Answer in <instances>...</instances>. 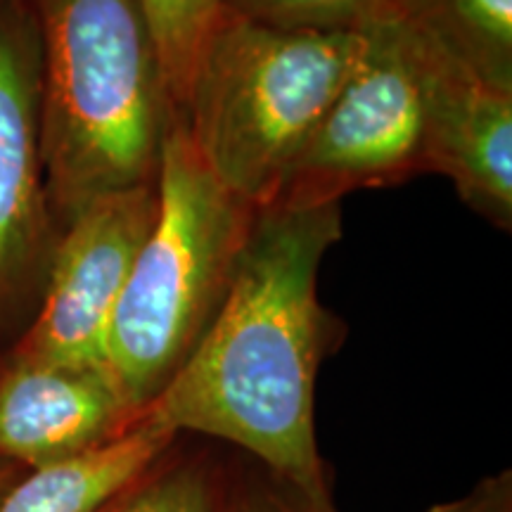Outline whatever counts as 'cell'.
<instances>
[{
  "label": "cell",
  "instance_id": "1",
  "mask_svg": "<svg viewBox=\"0 0 512 512\" xmlns=\"http://www.w3.org/2000/svg\"><path fill=\"white\" fill-rule=\"evenodd\" d=\"M339 238V204L256 211L226 299L145 411L178 437L226 441L306 494L330 496L316 380L337 320L318 299V268Z\"/></svg>",
  "mask_w": 512,
  "mask_h": 512
},
{
  "label": "cell",
  "instance_id": "2",
  "mask_svg": "<svg viewBox=\"0 0 512 512\" xmlns=\"http://www.w3.org/2000/svg\"><path fill=\"white\" fill-rule=\"evenodd\" d=\"M41 152L60 230L98 197L157 183L171 102L140 0H29Z\"/></svg>",
  "mask_w": 512,
  "mask_h": 512
},
{
  "label": "cell",
  "instance_id": "3",
  "mask_svg": "<svg viewBox=\"0 0 512 512\" xmlns=\"http://www.w3.org/2000/svg\"><path fill=\"white\" fill-rule=\"evenodd\" d=\"M157 221L105 342V366L138 413L164 392L214 320L256 211L211 174L178 112L166 124Z\"/></svg>",
  "mask_w": 512,
  "mask_h": 512
},
{
  "label": "cell",
  "instance_id": "4",
  "mask_svg": "<svg viewBox=\"0 0 512 512\" xmlns=\"http://www.w3.org/2000/svg\"><path fill=\"white\" fill-rule=\"evenodd\" d=\"M368 41V29H280L226 12L181 112L211 174L254 207H268Z\"/></svg>",
  "mask_w": 512,
  "mask_h": 512
},
{
  "label": "cell",
  "instance_id": "5",
  "mask_svg": "<svg viewBox=\"0 0 512 512\" xmlns=\"http://www.w3.org/2000/svg\"><path fill=\"white\" fill-rule=\"evenodd\" d=\"M368 50L268 207L339 204L361 188L427 174L425 112L403 22L368 29Z\"/></svg>",
  "mask_w": 512,
  "mask_h": 512
},
{
  "label": "cell",
  "instance_id": "6",
  "mask_svg": "<svg viewBox=\"0 0 512 512\" xmlns=\"http://www.w3.org/2000/svg\"><path fill=\"white\" fill-rule=\"evenodd\" d=\"M41 48L29 0H0V354L34 320L60 226L41 152Z\"/></svg>",
  "mask_w": 512,
  "mask_h": 512
},
{
  "label": "cell",
  "instance_id": "7",
  "mask_svg": "<svg viewBox=\"0 0 512 512\" xmlns=\"http://www.w3.org/2000/svg\"><path fill=\"white\" fill-rule=\"evenodd\" d=\"M157 211V183L110 192L81 209L62 228L34 320L5 356L105 366L114 309Z\"/></svg>",
  "mask_w": 512,
  "mask_h": 512
},
{
  "label": "cell",
  "instance_id": "8",
  "mask_svg": "<svg viewBox=\"0 0 512 512\" xmlns=\"http://www.w3.org/2000/svg\"><path fill=\"white\" fill-rule=\"evenodd\" d=\"M425 112L427 171L444 174L465 204L498 228L512 223V95L501 93L403 22Z\"/></svg>",
  "mask_w": 512,
  "mask_h": 512
},
{
  "label": "cell",
  "instance_id": "9",
  "mask_svg": "<svg viewBox=\"0 0 512 512\" xmlns=\"http://www.w3.org/2000/svg\"><path fill=\"white\" fill-rule=\"evenodd\" d=\"M107 366L15 361L0 370V458L43 467L117 439L140 420Z\"/></svg>",
  "mask_w": 512,
  "mask_h": 512
},
{
  "label": "cell",
  "instance_id": "10",
  "mask_svg": "<svg viewBox=\"0 0 512 512\" xmlns=\"http://www.w3.org/2000/svg\"><path fill=\"white\" fill-rule=\"evenodd\" d=\"M178 439L150 413L121 437L81 456L31 467L0 501V512H93Z\"/></svg>",
  "mask_w": 512,
  "mask_h": 512
},
{
  "label": "cell",
  "instance_id": "11",
  "mask_svg": "<svg viewBox=\"0 0 512 512\" xmlns=\"http://www.w3.org/2000/svg\"><path fill=\"white\" fill-rule=\"evenodd\" d=\"M403 22L512 95V0H415Z\"/></svg>",
  "mask_w": 512,
  "mask_h": 512
},
{
  "label": "cell",
  "instance_id": "12",
  "mask_svg": "<svg viewBox=\"0 0 512 512\" xmlns=\"http://www.w3.org/2000/svg\"><path fill=\"white\" fill-rule=\"evenodd\" d=\"M178 441L93 512H228V460Z\"/></svg>",
  "mask_w": 512,
  "mask_h": 512
},
{
  "label": "cell",
  "instance_id": "13",
  "mask_svg": "<svg viewBox=\"0 0 512 512\" xmlns=\"http://www.w3.org/2000/svg\"><path fill=\"white\" fill-rule=\"evenodd\" d=\"M150 24L171 110L181 114L211 34L226 15L221 0H140Z\"/></svg>",
  "mask_w": 512,
  "mask_h": 512
},
{
  "label": "cell",
  "instance_id": "14",
  "mask_svg": "<svg viewBox=\"0 0 512 512\" xmlns=\"http://www.w3.org/2000/svg\"><path fill=\"white\" fill-rule=\"evenodd\" d=\"M228 15L280 29L363 31L403 22L415 0H221Z\"/></svg>",
  "mask_w": 512,
  "mask_h": 512
},
{
  "label": "cell",
  "instance_id": "15",
  "mask_svg": "<svg viewBox=\"0 0 512 512\" xmlns=\"http://www.w3.org/2000/svg\"><path fill=\"white\" fill-rule=\"evenodd\" d=\"M228 512H339L330 496H313L271 475L254 460L230 463Z\"/></svg>",
  "mask_w": 512,
  "mask_h": 512
},
{
  "label": "cell",
  "instance_id": "16",
  "mask_svg": "<svg viewBox=\"0 0 512 512\" xmlns=\"http://www.w3.org/2000/svg\"><path fill=\"white\" fill-rule=\"evenodd\" d=\"M425 512H512V472L498 470L486 475L463 496L434 503Z\"/></svg>",
  "mask_w": 512,
  "mask_h": 512
},
{
  "label": "cell",
  "instance_id": "17",
  "mask_svg": "<svg viewBox=\"0 0 512 512\" xmlns=\"http://www.w3.org/2000/svg\"><path fill=\"white\" fill-rule=\"evenodd\" d=\"M24 472H27V467L15 463V460L0 458V501H3L5 494L15 486V482L24 475Z\"/></svg>",
  "mask_w": 512,
  "mask_h": 512
},
{
  "label": "cell",
  "instance_id": "18",
  "mask_svg": "<svg viewBox=\"0 0 512 512\" xmlns=\"http://www.w3.org/2000/svg\"><path fill=\"white\" fill-rule=\"evenodd\" d=\"M3 363H5V354H0V370H3Z\"/></svg>",
  "mask_w": 512,
  "mask_h": 512
}]
</instances>
